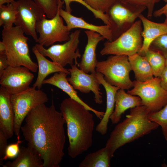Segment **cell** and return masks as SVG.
<instances>
[{"label": "cell", "mask_w": 167, "mask_h": 167, "mask_svg": "<svg viewBox=\"0 0 167 167\" xmlns=\"http://www.w3.org/2000/svg\"><path fill=\"white\" fill-rule=\"evenodd\" d=\"M20 130L28 142L43 162V167H59L64 156L66 121L57 111L54 101L49 106L43 104L32 109Z\"/></svg>", "instance_id": "6da1fadb"}, {"label": "cell", "mask_w": 167, "mask_h": 167, "mask_svg": "<svg viewBox=\"0 0 167 167\" xmlns=\"http://www.w3.org/2000/svg\"><path fill=\"white\" fill-rule=\"evenodd\" d=\"M67 126L68 154L75 158L92 146L94 121L92 114L83 105L69 97L60 107Z\"/></svg>", "instance_id": "7a4b0ae2"}, {"label": "cell", "mask_w": 167, "mask_h": 167, "mask_svg": "<svg viewBox=\"0 0 167 167\" xmlns=\"http://www.w3.org/2000/svg\"><path fill=\"white\" fill-rule=\"evenodd\" d=\"M150 112L143 105L130 109L126 118L117 124L111 132L105 144L113 156L120 147L149 134L159 127L158 124L149 119Z\"/></svg>", "instance_id": "3957f363"}, {"label": "cell", "mask_w": 167, "mask_h": 167, "mask_svg": "<svg viewBox=\"0 0 167 167\" xmlns=\"http://www.w3.org/2000/svg\"><path fill=\"white\" fill-rule=\"evenodd\" d=\"M19 27L13 26L2 31V41L6 47L5 54L9 66H24L36 72L38 64L30 57L28 41L29 38Z\"/></svg>", "instance_id": "277c9868"}, {"label": "cell", "mask_w": 167, "mask_h": 167, "mask_svg": "<svg viewBox=\"0 0 167 167\" xmlns=\"http://www.w3.org/2000/svg\"><path fill=\"white\" fill-rule=\"evenodd\" d=\"M95 70L104 75L108 83L120 89L128 90L133 87L129 77L132 70L127 55H112L105 60L98 61Z\"/></svg>", "instance_id": "5b68a950"}, {"label": "cell", "mask_w": 167, "mask_h": 167, "mask_svg": "<svg viewBox=\"0 0 167 167\" xmlns=\"http://www.w3.org/2000/svg\"><path fill=\"white\" fill-rule=\"evenodd\" d=\"M146 9L145 6L116 0L105 13L109 22L113 41L129 29Z\"/></svg>", "instance_id": "8992f818"}, {"label": "cell", "mask_w": 167, "mask_h": 167, "mask_svg": "<svg viewBox=\"0 0 167 167\" xmlns=\"http://www.w3.org/2000/svg\"><path fill=\"white\" fill-rule=\"evenodd\" d=\"M142 24L139 19L117 39L107 41L100 51L101 55H126L130 56L138 53L143 44Z\"/></svg>", "instance_id": "52a82bcc"}, {"label": "cell", "mask_w": 167, "mask_h": 167, "mask_svg": "<svg viewBox=\"0 0 167 167\" xmlns=\"http://www.w3.org/2000/svg\"><path fill=\"white\" fill-rule=\"evenodd\" d=\"M48 100L47 94L43 91L33 87L11 95L14 114V133L17 137H20L22 123L28 113L38 105L45 104Z\"/></svg>", "instance_id": "ba28073f"}, {"label": "cell", "mask_w": 167, "mask_h": 167, "mask_svg": "<svg viewBox=\"0 0 167 167\" xmlns=\"http://www.w3.org/2000/svg\"><path fill=\"white\" fill-rule=\"evenodd\" d=\"M133 82V88L127 92L139 96L142 105L146 106L151 112L159 111L167 104V91L161 87L159 77H154L144 82L135 80Z\"/></svg>", "instance_id": "9c48e42d"}, {"label": "cell", "mask_w": 167, "mask_h": 167, "mask_svg": "<svg viewBox=\"0 0 167 167\" xmlns=\"http://www.w3.org/2000/svg\"><path fill=\"white\" fill-rule=\"evenodd\" d=\"M64 3L63 0H58V11L53 18L47 19L45 17L36 22V30L39 35L36 42L38 44L48 47L56 42H66L70 40V31L64 24L59 11Z\"/></svg>", "instance_id": "30bf717a"}, {"label": "cell", "mask_w": 167, "mask_h": 167, "mask_svg": "<svg viewBox=\"0 0 167 167\" xmlns=\"http://www.w3.org/2000/svg\"><path fill=\"white\" fill-rule=\"evenodd\" d=\"M80 32V29L75 30L71 33L70 40L65 43L53 45L47 49L38 44L35 46L44 56L48 57L64 67L68 64L72 66L74 60L77 65V59L81 56L78 48Z\"/></svg>", "instance_id": "8fae6325"}, {"label": "cell", "mask_w": 167, "mask_h": 167, "mask_svg": "<svg viewBox=\"0 0 167 167\" xmlns=\"http://www.w3.org/2000/svg\"><path fill=\"white\" fill-rule=\"evenodd\" d=\"M12 3L17 11L14 24L36 42L38 37L36 25L37 22L47 17L44 10L33 0H18Z\"/></svg>", "instance_id": "7c38bea8"}, {"label": "cell", "mask_w": 167, "mask_h": 167, "mask_svg": "<svg viewBox=\"0 0 167 167\" xmlns=\"http://www.w3.org/2000/svg\"><path fill=\"white\" fill-rule=\"evenodd\" d=\"M24 66H9L0 76V84L11 95L23 91L28 88L34 75Z\"/></svg>", "instance_id": "4fadbf2b"}, {"label": "cell", "mask_w": 167, "mask_h": 167, "mask_svg": "<svg viewBox=\"0 0 167 167\" xmlns=\"http://www.w3.org/2000/svg\"><path fill=\"white\" fill-rule=\"evenodd\" d=\"M68 69L71 76L67 78L69 83L75 90H78L85 94L91 91L94 94V101L96 103L101 104L103 102L102 92L99 87L101 84L95 74L87 73L78 68L75 64Z\"/></svg>", "instance_id": "5bb4252c"}, {"label": "cell", "mask_w": 167, "mask_h": 167, "mask_svg": "<svg viewBox=\"0 0 167 167\" xmlns=\"http://www.w3.org/2000/svg\"><path fill=\"white\" fill-rule=\"evenodd\" d=\"M87 37V43L80 62L77 66L87 73L95 74L96 67L98 62L96 57V49L99 42L105 38L100 34L92 31H84Z\"/></svg>", "instance_id": "9a60e30c"}, {"label": "cell", "mask_w": 167, "mask_h": 167, "mask_svg": "<svg viewBox=\"0 0 167 167\" xmlns=\"http://www.w3.org/2000/svg\"><path fill=\"white\" fill-rule=\"evenodd\" d=\"M11 94L3 87H0V131L8 139L14 133V114L11 101Z\"/></svg>", "instance_id": "2e32d148"}, {"label": "cell", "mask_w": 167, "mask_h": 167, "mask_svg": "<svg viewBox=\"0 0 167 167\" xmlns=\"http://www.w3.org/2000/svg\"><path fill=\"white\" fill-rule=\"evenodd\" d=\"M62 5L59 8L60 16L66 24L69 31L74 28H81L97 32L109 41H113L112 32L110 26L108 25L97 26L89 23L81 17H78L72 15L62 8Z\"/></svg>", "instance_id": "e0dca14e"}, {"label": "cell", "mask_w": 167, "mask_h": 167, "mask_svg": "<svg viewBox=\"0 0 167 167\" xmlns=\"http://www.w3.org/2000/svg\"><path fill=\"white\" fill-rule=\"evenodd\" d=\"M68 75L67 74L63 72L55 73L52 76L45 79L43 84H49L61 89L66 93L70 98L83 105L89 110L93 112L98 118L101 120L105 112L99 111L92 108L79 97L77 92L67 80L66 77Z\"/></svg>", "instance_id": "ac0fdd59"}, {"label": "cell", "mask_w": 167, "mask_h": 167, "mask_svg": "<svg viewBox=\"0 0 167 167\" xmlns=\"http://www.w3.org/2000/svg\"><path fill=\"white\" fill-rule=\"evenodd\" d=\"M96 78L101 84L105 88L106 95V108L104 115L97 125L96 131L101 135H105L107 132L108 124L109 117L113 113L115 107V98L117 91L120 88L108 83L104 79V75L101 73L96 72Z\"/></svg>", "instance_id": "d6986e66"}, {"label": "cell", "mask_w": 167, "mask_h": 167, "mask_svg": "<svg viewBox=\"0 0 167 167\" xmlns=\"http://www.w3.org/2000/svg\"><path fill=\"white\" fill-rule=\"evenodd\" d=\"M139 18L141 20L143 29L142 32L143 38L142 46L138 53L143 56L149 49L151 43L159 36L167 34V24L156 23L150 20L142 14Z\"/></svg>", "instance_id": "ffe728a7"}, {"label": "cell", "mask_w": 167, "mask_h": 167, "mask_svg": "<svg viewBox=\"0 0 167 167\" xmlns=\"http://www.w3.org/2000/svg\"><path fill=\"white\" fill-rule=\"evenodd\" d=\"M32 51L36 58L38 69L37 76L32 85L33 87L41 89L44 80L48 75L52 73L63 72L68 75L70 74L67 69L46 58L38 51L35 46L32 48Z\"/></svg>", "instance_id": "44dd1931"}, {"label": "cell", "mask_w": 167, "mask_h": 167, "mask_svg": "<svg viewBox=\"0 0 167 167\" xmlns=\"http://www.w3.org/2000/svg\"><path fill=\"white\" fill-rule=\"evenodd\" d=\"M115 101L114 109L109 117L113 124L120 121L122 114L127 109L142 105L141 99L139 96L129 94L122 89L117 91Z\"/></svg>", "instance_id": "7402d4cb"}, {"label": "cell", "mask_w": 167, "mask_h": 167, "mask_svg": "<svg viewBox=\"0 0 167 167\" xmlns=\"http://www.w3.org/2000/svg\"><path fill=\"white\" fill-rule=\"evenodd\" d=\"M3 167H43V162L38 152L31 146L22 147L12 161L4 164Z\"/></svg>", "instance_id": "603a6c76"}, {"label": "cell", "mask_w": 167, "mask_h": 167, "mask_svg": "<svg viewBox=\"0 0 167 167\" xmlns=\"http://www.w3.org/2000/svg\"><path fill=\"white\" fill-rule=\"evenodd\" d=\"M128 59L136 80L144 82L154 77L151 67L144 56L136 53L129 56Z\"/></svg>", "instance_id": "cb8c5ba5"}, {"label": "cell", "mask_w": 167, "mask_h": 167, "mask_svg": "<svg viewBox=\"0 0 167 167\" xmlns=\"http://www.w3.org/2000/svg\"><path fill=\"white\" fill-rule=\"evenodd\" d=\"M109 148L105 146L87 155L79 165V167H109L113 156Z\"/></svg>", "instance_id": "d4e9b609"}, {"label": "cell", "mask_w": 167, "mask_h": 167, "mask_svg": "<svg viewBox=\"0 0 167 167\" xmlns=\"http://www.w3.org/2000/svg\"><path fill=\"white\" fill-rule=\"evenodd\" d=\"M149 62L153 75L159 77L166 66V58L159 52L149 48L143 56Z\"/></svg>", "instance_id": "484cf974"}, {"label": "cell", "mask_w": 167, "mask_h": 167, "mask_svg": "<svg viewBox=\"0 0 167 167\" xmlns=\"http://www.w3.org/2000/svg\"><path fill=\"white\" fill-rule=\"evenodd\" d=\"M17 11L13 3L0 6V26L3 29H9L13 27Z\"/></svg>", "instance_id": "4316f807"}, {"label": "cell", "mask_w": 167, "mask_h": 167, "mask_svg": "<svg viewBox=\"0 0 167 167\" xmlns=\"http://www.w3.org/2000/svg\"><path fill=\"white\" fill-rule=\"evenodd\" d=\"M149 119L156 122L161 127L162 132L166 140H167V104L159 111L150 112Z\"/></svg>", "instance_id": "83f0119b"}, {"label": "cell", "mask_w": 167, "mask_h": 167, "mask_svg": "<svg viewBox=\"0 0 167 167\" xmlns=\"http://www.w3.org/2000/svg\"><path fill=\"white\" fill-rule=\"evenodd\" d=\"M65 5V10L66 11L71 13L72 10L70 4L73 2H78L84 6L91 11L96 19H101L105 25H110V23L107 15L105 13L96 10L88 5L84 0H63Z\"/></svg>", "instance_id": "f1b7e54d"}, {"label": "cell", "mask_w": 167, "mask_h": 167, "mask_svg": "<svg viewBox=\"0 0 167 167\" xmlns=\"http://www.w3.org/2000/svg\"><path fill=\"white\" fill-rule=\"evenodd\" d=\"M44 10L49 19L54 17L58 9L59 0H34Z\"/></svg>", "instance_id": "f546056e"}, {"label": "cell", "mask_w": 167, "mask_h": 167, "mask_svg": "<svg viewBox=\"0 0 167 167\" xmlns=\"http://www.w3.org/2000/svg\"><path fill=\"white\" fill-rule=\"evenodd\" d=\"M149 48L158 51L166 58H167V34L161 35L151 43Z\"/></svg>", "instance_id": "4dcf8cb0"}, {"label": "cell", "mask_w": 167, "mask_h": 167, "mask_svg": "<svg viewBox=\"0 0 167 167\" xmlns=\"http://www.w3.org/2000/svg\"><path fill=\"white\" fill-rule=\"evenodd\" d=\"M94 9L105 13L116 0H84Z\"/></svg>", "instance_id": "1f68e13d"}, {"label": "cell", "mask_w": 167, "mask_h": 167, "mask_svg": "<svg viewBox=\"0 0 167 167\" xmlns=\"http://www.w3.org/2000/svg\"><path fill=\"white\" fill-rule=\"evenodd\" d=\"M124 2L132 4L145 6L147 9V17L153 16L155 4L160 0H122Z\"/></svg>", "instance_id": "d6a6232c"}, {"label": "cell", "mask_w": 167, "mask_h": 167, "mask_svg": "<svg viewBox=\"0 0 167 167\" xmlns=\"http://www.w3.org/2000/svg\"><path fill=\"white\" fill-rule=\"evenodd\" d=\"M17 141L16 143H13L8 145L5 152V154L3 158L4 160L8 159L16 158L18 155L20 149L19 144L22 141L20 140V137H17Z\"/></svg>", "instance_id": "836d02e7"}, {"label": "cell", "mask_w": 167, "mask_h": 167, "mask_svg": "<svg viewBox=\"0 0 167 167\" xmlns=\"http://www.w3.org/2000/svg\"><path fill=\"white\" fill-rule=\"evenodd\" d=\"M7 139L4 133L0 131V165L2 166L4 164L3 158L8 146Z\"/></svg>", "instance_id": "e575fe53"}, {"label": "cell", "mask_w": 167, "mask_h": 167, "mask_svg": "<svg viewBox=\"0 0 167 167\" xmlns=\"http://www.w3.org/2000/svg\"><path fill=\"white\" fill-rule=\"evenodd\" d=\"M9 66L5 54H0V76Z\"/></svg>", "instance_id": "d590c367"}, {"label": "cell", "mask_w": 167, "mask_h": 167, "mask_svg": "<svg viewBox=\"0 0 167 167\" xmlns=\"http://www.w3.org/2000/svg\"><path fill=\"white\" fill-rule=\"evenodd\" d=\"M159 77L161 87L167 91V66H166Z\"/></svg>", "instance_id": "8d00e7d4"}, {"label": "cell", "mask_w": 167, "mask_h": 167, "mask_svg": "<svg viewBox=\"0 0 167 167\" xmlns=\"http://www.w3.org/2000/svg\"><path fill=\"white\" fill-rule=\"evenodd\" d=\"M164 14L165 16V18L164 23L167 24V6H163L161 9L155 11L153 14V16L155 17L160 16Z\"/></svg>", "instance_id": "74e56055"}, {"label": "cell", "mask_w": 167, "mask_h": 167, "mask_svg": "<svg viewBox=\"0 0 167 167\" xmlns=\"http://www.w3.org/2000/svg\"><path fill=\"white\" fill-rule=\"evenodd\" d=\"M6 47L2 41H0V54H5Z\"/></svg>", "instance_id": "f35d334b"}, {"label": "cell", "mask_w": 167, "mask_h": 167, "mask_svg": "<svg viewBox=\"0 0 167 167\" xmlns=\"http://www.w3.org/2000/svg\"><path fill=\"white\" fill-rule=\"evenodd\" d=\"M15 0H0V6L5 3L9 4L15 1Z\"/></svg>", "instance_id": "ab89813d"}, {"label": "cell", "mask_w": 167, "mask_h": 167, "mask_svg": "<svg viewBox=\"0 0 167 167\" xmlns=\"http://www.w3.org/2000/svg\"><path fill=\"white\" fill-rule=\"evenodd\" d=\"M163 0L166 3V4L164 6L165 7H167V0Z\"/></svg>", "instance_id": "60d3db41"}, {"label": "cell", "mask_w": 167, "mask_h": 167, "mask_svg": "<svg viewBox=\"0 0 167 167\" xmlns=\"http://www.w3.org/2000/svg\"><path fill=\"white\" fill-rule=\"evenodd\" d=\"M166 66H167V58H166Z\"/></svg>", "instance_id": "b9f144b4"}]
</instances>
